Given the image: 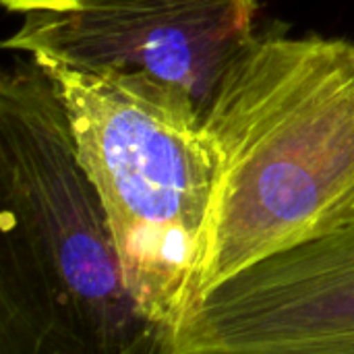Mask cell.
Returning <instances> with one entry per match:
<instances>
[{"label":"cell","mask_w":354,"mask_h":354,"mask_svg":"<svg viewBox=\"0 0 354 354\" xmlns=\"http://www.w3.org/2000/svg\"><path fill=\"white\" fill-rule=\"evenodd\" d=\"M203 122L216 195L199 301L354 212V44L253 33Z\"/></svg>","instance_id":"cell-1"},{"label":"cell","mask_w":354,"mask_h":354,"mask_svg":"<svg viewBox=\"0 0 354 354\" xmlns=\"http://www.w3.org/2000/svg\"><path fill=\"white\" fill-rule=\"evenodd\" d=\"M255 0H77L25 12L4 41L41 66L135 71L185 87L201 112L253 37Z\"/></svg>","instance_id":"cell-4"},{"label":"cell","mask_w":354,"mask_h":354,"mask_svg":"<svg viewBox=\"0 0 354 354\" xmlns=\"http://www.w3.org/2000/svg\"><path fill=\"white\" fill-rule=\"evenodd\" d=\"M0 354H170L33 58L0 79Z\"/></svg>","instance_id":"cell-2"},{"label":"cell","mask_w":354,"mask_h":354,"mask_svg":"<svg viewBox=\"0 0 354 354\" xmlns=\"http://www.w3.org/2000/svg\"><path fill=\"white\" fill-rule=\"evenodd\" d=\"M141 309L170 334L197 305L216 162L203 112L180 85L135 71L44 66Z\"/></svg>","instance_id":"cell-3"},{"label":"cell","mask_w":354,"mask_h":354,"mask_svg":"<svg viewBox=\"0 0 354 354\" xmlns=\"http://www.w3.org/2000/svg\"><path fill=\"white\" fill-rule=\"evenodd\" d=\"M172 354H354V212L207 292Z\"/></svg>","instance_id":"cell-5"},{"label":"cell","mask_w":354,"mask_h":354,"mask_svg":"<svg viewBox=\"0 0 354 354\" xmlns=\"http://www.w3.org/2000/svg\"><path fill=\"white\" fill-rule=\"evenodd\" d=\"M170 354H172V353H170Z\"/></svg>","instance_id":"cell-7"},{"label":"cell","mask_w":354,"mask_h":354,"mask_svg":"<svg viewBox=\"0 0 354 354\" xmlns=\"http://www.w3.org/2000/svg\"><path fill=\"white\" fill-rule=\"evenodd\" d=\"M77 0H2L8 10L15 12H31V10H48V8H62Z\"/></svg>","instance_id":"cell-6"}]
</instances>
